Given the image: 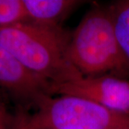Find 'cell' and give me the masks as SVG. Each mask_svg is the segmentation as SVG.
I'll return each instance as SVG.
<instances>
[{
	"label": "cell",
	"instance_id": "1",
	"mask_svg": "<svg viewBox=\"0 0 129 129\" xmlns=\"http://www.w3.org/2000/svg\"><path fill=\"white\" fill-rule=\"evenodd\" d=\"M70 37L62 26L31 21L0 27V44L50 85L83 77L68 58Z\"/></svg>",
	"mask_w": 129,
	"mask_h": 129
},
{
	"label": "cell",
	"instance_id": "2",
	"mask_svg": "<svg viewBox=\"0 0 129 129\" xmlns=\"http://www.w3.org/2000/svg\"><path fill=\"white\" fill-rule=\"evenodd\" d=\"M68 55L83 77L129 79V64L115 35L109 7L92 6L71 34Z\"/></svg>",
	"mask_w": 129,
	"mask_h": 129
},
{
	"label": "cell",
	"instance_id": "3",
	"mask_svg": "<svg viewBox=\"0 0 129 129\" xmlns=\"http://www.w3.org/2000/svg\"><path fill=\"white\" fill-rule=\"evenodd\" d=\"M14 126L20 129H129V115L109 110L74 95H47L31 115L21 113Z\"/></svg>",
	"mask_w": 129,
	"mask_h": 129
},
{
	"label": "cell",
	"instance_id": "4",
	"mask_svg": "<svg viewBox=\"0 0 129 129\" xmlns=\"http://www.w3.org/2000/svg\"><path fill=\"white\" fill-rule=\"evenodd\" d=\"M51 95H74L95 102L111 111L129 115V80L111 75L51 85Z\"/></svg>",
	"mask_w": 129,
	"mask_h": 129
},
{
	"label": "cell",
	"instance_id": "5",
	"mask_svg": "<svg viewBox=\"0 0 129 129\" xmlns=\"http://www.w3.org/2000/svg\"><path fill=\"white\" fill-rule=\"evenodd\" d=\"M0 87L23 107L37 106L51 95L50 83L27 69L0 44Z\"/></svg>",
	"mask_w": 129,
	"mask_h": 129
},
{
	"label": "cell",
	"instance_id": "6",
	"mask_svg": "<svg viewBox=\"0 0 129 129\" xmlns=\"http://www.w3.org/2000/svg\"><path fill=\"white\" fill-rule=\"evenodd\" d=\"M28 21L61 26V23L85 2L80 0H22Z\"/></svg>",
	"mask_w": 129,
	"mask_h": 129
},
{
	"label": "cell",
	"instance_id": "7",
	"mask_svg": "<svg viewBox=\"0 0 129 129\" xmlns=\"http://www.w3.org/2000/svg\"><path fill=\"white\" fill-rule=\"evenodd\" d=\"M117 40L129 64V0H120L110 6Z\"/></svg>",
	"mask_w": 129,
	"mask_h": 129
},
{
	"label": "cell",
	"instance_id": "8",
	"mask_svg": "<svg viewBox=\"0 0 129 129\" xmlns=\"http://www.w3.org/2000/svg\"><path fill=\"white\" fill-rule=\"evenodd\" d=\"M28 21L22 0H0V27Z\"/></svg>",
	"mask_w": 129,
	"mask_h": 129
},
{
	"label": "cell",
	"instance_id": "9",
	"mask_svg": "<svg viewBox=\"0 0 129 129\" xmlns=\"http://www.w3.org/2000/svg\"><path fill=\"white\" fill-rule=\"evenodd\" d=\"M9 120L6 110L2 105H0V129H12L9 124Z\"/></svg>",
	"mask_w": 129,
	"mask_h": 129
},
{
	"label": "cell",
	"instance_id": "10",
	"mask_svg": "<svg viewBox=\"0 0 129 129\" xmlns=\"http://www.w3.org/2000/svg\"><path fill=\"white\" fill-rule=\"evenodd\" d=\"M11 127H12V129H19L18 128H16V127H14V126H12L11 125Z\"/></svg>",
	"mask_w": 129,
	"mask_h": 129
},
{
	"label": "cell",
	"instance_id": "11",
	"mask_svg": "<svg viewBox=\"0 0 129 129\" xmlns=\"http://www.w3.org/2000/svg\"><path fill=\"white\" fill-rule=\"evenodd\" d=\"M13 126H14V125H13ZM14 127H15V126H14ZM16 128H17V127H16ZM19 129H20V128H19Z\"/></svg>",
	"mask_w": 129,
	"mask_h": 129
}]
</instances>
